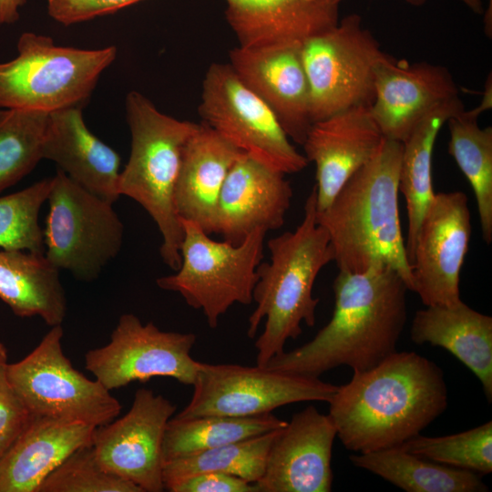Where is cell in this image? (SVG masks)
I'll return each mask as SVG.
<instances>
[{
    "mask_svg": "<svg viewBox=\"0 0 492 492\" xmlns=\"http://www.w3.org/2000/svg\"><path fill=\"white\" fill-rule=\"evenodd\" d=\"M190 403L179 417L253 416L292 403L329 402L337 385L267 367L199 362Z\"/></svg>",
    "mask_w": 492,
    "mask_h": 492,
    "instance_id": "7c38bea8",
    "label": "cell"
},
{
    "mask_svg": "<svg viewBox=\"0 0 492 492\" xmlns=\"http://www.w3.org/2000/svg\"><path fill=\"white\" fill-rule=\"evenodd\" d=\"M457 97L459 89L446 67L385 54L375 67L370 112L384 138L403 143L428 115Z\"/></svg>",
    "mask_w": 492,
    "mask_h": 492,
    "instance_id": "2e32d148",
    "label": "cell"
},
{
    "mask_svg": "<svg viewBox=\"0 0 492 492\" xmlns=\"http://www.w3.org/2000/svg\"><path fill=\"white\" fill-rule=\"evenodd\" d=\"M202 122L241 151L283 174L308 165L268 105L237 76L229 63H213L202 82Z\"/></svg>",
    "mask_w": 492,
    "mask_h": 492,
    "instance_id": "8fae6325",
    "label": "cell"
},
{
    "mask_svg": "<svg viewBox=\"0 0 492 492\" xmlns=\"http://www.w3.org/2000/svg\"><path fill=\"white\" fill-rule=\"evenodd\" d=\"M447 398L444 372L436 363L396 351L354 372L328 402V415L346 449L368 453L420 435L446 409Z\"/></svg>",
    "mask_w": 492,
    "mask_h": 492,
    "instance_id": "6da1fadb",
    "label": "cell"
},
{
    "mask_svg": "<svg viewBox=\"0 0 492 492\" xmlns=\"http://www.w3.org/2000/svg\"><path fill=\"white\" fill-rule=\"evenodd\" d=\"M80 106L49 113L43 159L58 166L72 180L114 203L119 198L121 159L87 127Z\"/></svg>",
    "mask_w": 492,
    "mask_h": 492,
    "instance_id": "7402d4cb",
    "label": "cell"
},
{
    "mask_svg": "<svg viewBox=\"0 0 492 492\" xmlns=\"http://www.w3.org/2000/svg\"><path fill=\"white\" fill-rule=\"evenodd\" d=\"M384 136L370 107L359 106L312 124L303 147L315 165L317 210L325 209L346 181L378 150Z\"/></svg>",
    "mask_w": 492,
    "mask_h": 492,
    "instance_id": "ffe728a7",
    "label": "cell"
},
{
    "mask_svg": "<svg viewBox=\"0 0 492 492\" xmlns=\"http://www.w3.org/2000/svg\"><path fill=\"white\" fill-rule=\"evenodd\" d=\"M170 492H259L255 483L241 477L220 473L205 472L190 477L174 486Z\"/></svg>",
    "mask_w": 492,
    "mask_h": 492,
    "instance_id": "74e56055",
    "label": "cell"
},
{
    "mask_svg": "<svg viewBox=\"0 0 492 492\" xmlns=\"http://www.w3.org/2000/svg\"><path fill=\"white\" fill-rule=\"evenodd\" d=\"M414 455L451 467L469 470L478 475L492 472V422L444 436L418 435L402 445Z\"/></svg>",
    "mask_w": 492,
    "mask_h": 492,
    "instance_id": "d6a6232c",
    "label": "cell"
},
{
    "mask_svg": "<svg viewBox=\"0 0 492 492\" xmlns=\"http://www.w3.org/2000/svg\"><path fill=\"white\" fill-rule=\"evenodd\" d=\"M284 176L242 152L221 189L214 233L240 244L256 229L269 231L282 227L293 195Z\"/></svg>",
    "mask_w": 492,
    "mask_h": 492,
    "instance_id": "d6986e66",
    "label": "cell"
},
{
    "mask_svg": "<svg viewBox=\"0 0 492 492\" xmlns=\"http://www.w3.org/2000/svg\"><path fill=\"white\" fill-rule=\"evenodd\" d=\"M50 186L51 178H47L19 191L0 196L1 249L45 253L38 217Z\"/></svg>",
    "mask_w": 492,
    "mask_h": 492,
    "instance_id": "836d02e7",
    "label": "cell"
},
{
    "mask_svg": "<svg viewBox=\"0 0 492 492\" xmlns=\"http://www.w3.org/2000/svg\"><path fill=\"white\" fill-rule=\"evenodd\" d=\"M300 46H239L230 51L229 64L272 110L288 138L302 145L313 119L310 87Z\"/></svg>",
    "mask_w": 492,
    "mask_h": 492,
    "instance_id": "ac0fdd59",
    "label": "cell"
},
{
    "mask_svg": "<svg viewBox=\"0 0 492 492\" xmlns=\"http://www.w3.org/2000/svg\"><path fill=\"white\" fill-rule=\"evenodd\" d=\"M413 4L423 3L424 0H406ZM474 13L481 14L484 11L482 0H460Z\"/></svg>",
    "mask_w": 492,
    "mask_h": 492,
    "instance_id": "ab89813d",
    "label": "cell"
},
{
    "mask_svg": "<svg viewBox=\"0 0 492 492\" xmlns=\"http://www.w3.org/2000/svg\"><path fill=\"white\" fill-rule=\"evenodd\" d=\"M141 0H46L48 15L70 26L113 14Z\"/></svg>",
    "mask_w": 492,
    "mask_h": 492,
    "instance_id": "8d00e7d4",
    "label": "cell"
},
{
    "mask_svg": "<svg viewBox=\"0 0 492 492\" xmlns=\"http://www.w3.org/2000/svg\"><path fill=\"white\" fill-rule=\"evenodd\" d=\"M369 471L406 492H487L480 475L433 462L400 446L349 456Z\"/></svg>",
    "mask_w": 492,
    "mask_h": 492,
    "instance_id": "4316f807",
    "label": "cell"
},
{
    "mask_svg": "<svg viewBox=\"0 0 492 492\" xmlns=\"http://www.w3.org/2000/svg\"><path fill=\"white\" fill-rule=\"evenodd\" d=\"M316 190L313 188L304 204L302 222L268 241L269 262L258 266V280L252 292L256 307L249 317L247 335L253 338L265 319L262 333L255 342L257 365L264 367L284 351L288 339L302 333V323L313 327L319 299L313 295L321 270L333 261L326 231L316 221Z\"/></svg>",
    "mask_w": 492,
    "mask_h": 492,
    "instance_id": "277c9868",
    "label": "cell"
},
{
    "mask_svg": "<svg viewBox=\"0 0 492 492\" xmlns=\"http://www.w3.org/2000/svg\"><path fill=\"white\" fill-rule=\"evenodd\" d=\"M272 413L253 416H172L166 426L163 463L281 428L286 425Z\"/></svg>",
    "mask_w": 492,
    "mask_h": 492,
    "instance_id": "f1b7e54d",
    "label": "cell"
},
{
    "mask_svg": "<svg viewBox=\"0 0 492 492\" xmlns=\"http://www.w3.org/2000/svg\"><path fill=\"white\" fill-rule=\"evenodd\" d=\"M403 143L384 138L374 156L316 211L341 272L390 268L413 289L411 264L402 235L399 172Z\"/></svg>",
    "mask_w": 492,
    "mask_h": 492,
    "instance_id": "3957f363",
    "label": "cell"
},
{
    "mask_svg": "<svg viewBox=\"0 0 492 492\" xmlns=\"http://www.w3.org/2000/svg\"><path fill=\"white\" fill-rule=\"evenodd\" d=\"M411 340L450 352L479 380L487 402L492 401V317L464 302L418 310L413 318Z\"/></svg>",
    "mask_w": 492,
    "mask_h": 492,
    "instance_id": "d4e9b609",
    "label": "cell"
},
{
    "mask_svg": "<svg viewBox=\"0 0 492 492\" xmlns=\"http://www.w3.org/2000/svg\"><path fill=\"white\" fill-rule=\"evenodd\" d=\"M281 428L165 461L162 469L164 490L169 491L175 484L205 472L225 473L256 483L264 472L270 446Z\"/></svg>",
    "mask_w": 492,
    "mask_h": 492,
    "instance_id": "4dcf8cb0",
    "label": "cell"
},
{
    "mask_svg": "<svg viewBox=\"0 0 492 492\" xmlns=\"http://www.w3.org/2000/svg\"><path fill=\"white\" fill-rule=\"evenodd\" d=\"M336 428L329 415L309 405L292 415L274 437L259 492H329Z\"/></svg>",
    "mask_w": 492,
    "mask_h": 492,
    "instance_id": "e0dca14e",
    "label": "cell"
},
{
    "mask_svg": "<svg viewBox=\"0 0 492 492\" xmlns=\"http://www.w3.org/2000/svg\"><path fill=\"white\" fill-rule=\"evenodd\" d=\"M125 108L131 149L120 171L118 193L137 201L149 214L162 237V261L177 271L184 232L176 210L175 189L184 146L199 124L160 112L138 91L127 95Z\"/></svg>",
    "mask_w": 492,
    "mask_h": 492,
    "instance_id": "5b68a950",
    "label": "cell"
},
{
    "mask_svg": "<svg viewBox=\"0 0 492 492\" xmlns=\"http://www.w3.org/2000/svg\"><path fill=\"white\" fill-rule=\"evenodd\" d=\"M463 109L460 97L441 106L403 142L399 192L404 195L406 204L408 228L405 249L409 262L422 220L435 197L432 156L436 139L447 119Z\"/></svg>",
    "mask_w": 492,
    "mask_h": 492,
    "instance_id": "83f0119b",
    "label": "cell"
},
{
    "mask_svg": "<svg viewBox=\"0 0 492 492\" xmlns=\"http://www.w3.org/2000/svg\"><path fill=\"white\" fill-rule=\"evenodd\" d=\"M26 0H0V26L15 23L19 17V9Z\"/></svg>",
    "mask_w": 492,
    "mask_h": 492,
    "instance_id": "f35d334b",
    "label": "cell"
},
{
    "mask_svg": "<svg viewBox=\"0 0 492 492\" xmlns=\"http://www.w3.org/2000/svg\"><path fill=\"white\" fill-rule=\"evenodd\" d=\"M196 339L192 333L161 331L124 313L109 342L86 353L85 367L109 391L156 376L192 385L199 364L190 355Z\"/></svg>",
    "mask_w": 492,
    "mask_h": 492,
    "instance_id": "4fadbf2b",
    "label": "cell"
},
{
    "mask_svg": "<svg viewBox=\"0 0 492 492\" xmlns=\"http://www.w3.org/2000/svg\"><path fill=\"white\" fill-rule=\"evenodd\" d=\"M0 299L20 317H40L50 327L62 324L67 298L59 270L44 253L0 250Z\"/></svg>",
    "mask_w": 492,
    "mask_h": 492,
    "instance_id": "484cf974",
    "label": "cell"
},
{
    "mask_svg": "<svg viewBox=\"0 0 492 492\" xmlns=\"http://www.w3.org/2000/svg\"><path fill=\"white\" fill-rule=\"evenodd\" d=\"M333 289L334 309L328 323L311 341L273 356L264 367L319 377L342 365L366 371L396 352L409 290L395 270L339 271Z\"/></svg>",
    "mask_w": 492,
    "mask_h": 492,
    "instance_id": "7a4b0ae2",
    "label": "cell"
},
{
    "mask_svg": "<svg viewBox=\"0 0 492 492\" xmlns=\"http://www.w3.org/2000/svg\"><path fill=\"white\" fill-rule=\"evenodd\" d=\"M471 236L468 199L438 192L419 227L410 259L413 289L425 306L460 302V272Z\"/></svg>",
    "mask_w": 492,
    "mask_h": 492,
    "instance_id": "5bb4252c",
    "label": "cell"
},
{
    "mask_svg": "<svg viewBox=\"0 0 492 492\" xmlns=\"http://www.w3.org/2000/svg\"><path fill=\"white\" fill-rule=\"evenodd\" d=\"M311 94L313 123L374 98V74L385 56L359 15L343 17L333 27L300 46Z\"/></svg>",
    "mask_w": 492,
    "mask_h": 492,
    "instance_id": "30bf717a",
    "label": "cell"
},
{
    "mask_svg": "<svg viewBox=\"0 0 492 492\" xmlns=\"http://www.w3.org/2000/svg\"><path fill=\"white\" fill-rule=\"evenodd\" d=\"M179 220L184 232L180 265L174 274L159 277L156 282L201 310L214 329L233 304L252 302L267 231L256 229L240 244H231L214 241L196 223Z\"/></svg>",
    "mask_w": 492,
    "mask_h": 492,
    "instance_id": "52a82bcc",
    "label": "cell"
},
{
    "mask_svg": "<svg viewBox=\"0 0 492 492\" xmlns=\"http://www.w3.org/2000/svg\"><path fill=\"white\" fill-rule=\"evenodd\" d=\"M175 411L163 395L137 390L126 415L95 429L92 446L100 465L142 492L163 491V439Z\"/></svg>",
    "mask_w": 492,
    "mask_h": 492,
    "instance_id": "9a60e30c",
    "label": "cell"
},
{
    "mask_svg": "<svg viewBox=\"0 0 492 492\" xmlns=\"http://www.w3.org/2000/svg\"><path fill=\"white\" fill-rule=\"evenodd\" d=\"M37 492H142L134 484L108 472L92 445L69 455L41 483Z\"/></svg>",
    "mask_w": 492,
    "mask_h": 492,
    "instance_id": "e575fe53",
    "label": "cell"
},
{
    "mask_svg": "<svg viewBox=\"0 0 492 492\" xmlns=\"http://www.w3.org/2000/svg\"><path fill=\"white\" fill-rule=\"evenodd\" d=\"M43 231L45 256L80 281L97 279L119 252L124 226L113 203L86 190L63 171L51 178Z\"/></svg>",
    "mask_w": 492,
    "mask_h": 492,
    "instance_id": "ba28073f",
    "label": "cell"
},
{
    "mask_svg": "<svg viewBox=\"0 0 492 492\" xmlns=\"http://www.w3.org/2000/svg\"><path fill=\"white\" fill-rule=\"evenodd\" d=\"M201 122L187 140L175 189L179 217L215 232L218 201L227 175L242 153Z\"/></svg>",
    "mask_w": 492,
    "mask_h": 492,
    "instance_id": "603a6c76",
    "label": "cell"
},
{
    "mask_svg": "<svg viewBox=\"0 0 492 492\" xmlns=\"http://www.w3.org/2000/svg\"><path fill=\"white\" fill-rule=\"evenodd\" d=\"M96 427L34 416L0 457V492H37L77 449L92 445Z\"/></svg>",
    "mask_w": 492,
    "mask_h": 492,
    "instance_id": "cb8c5ba5",
    "label": "cell"
},
{
    "mask_svg": "<svg viewBox=\"0 0 492 492\" xmlns=\"http://www.w3.org/2000/svg\"><path fill=\"white\" fill-rule=\"evenodd\" d=\"M343 0H225L242 47L302 46L339 22Z\"/></svg>",
    "mask_w": 492,
    "mask_h": 492,
    "instance_id": "44dd1931",
    "label": "cell"
},
{
    "mask_svg": "<svg viewBox=\"0 0 492 492\" xmlns=\"http://www.w3.org/2000/svg\"><path fill=\"white\" fill-rule=\"evenodd\" d=\"M48 118L43 111L0 108V193L43 159Z\"/></svg>",
    "mask_w": 492,
    "mask_h": 492,
    "instance_id": "1f68e13d",
    "label": "cell"
},
{
    "mask_svg": "<svg viewBox=\"0 0 492 492\" xmlns=\"http://www.w3.org/2000/svg\"><path fill=\"white\" fill-rule=\"evenodd\" d=\"M17 56L0 63V108L51 113L80 106L114 62L113 46L96 49L61 46L47 36L23 33Z\"/></svg>",
    "mask_w": 492,
    "mask_h": 492,
    "instance_id": "8992f818",
    "label": "cell"
},
{
    "mask_svg": "<svg viewBox=\"0 0 492 492\" xmlns=\"http://www.w3.org/2000/svg\"><path fill=\"white\" fill-rule=\"evenodd\" d=\"M63 335L62 324L52 326L33 351L8 364L11 384L34 416L95 427L111 422L121 404L97 379L73 367Z\"/></svg>",
    "mask_w": 492,
    "mask_h": 492,
    "instance_id": "9c48e42d",
    "label": "cell"
},
{
    "mask_svg": "<svg viewBox=\"0 0 492 492\" xmlns=\"http://www.w3.org/2000/svg\"><path fill=\"white\" fill-rule=\"evenodd\" d=\"M7 367L6 348L0 342V457L33 417L11 384Z\"/></svg>",
    "mask_w": 492,
    "mask_h": 492,
    "instance_id": "d590c367",
    "label": "cell"
},
{
    "mask_svg": "<svg viewBox=\"0 0 492 492\" xmlns=\"http://www.w3.org/2000/svg\"><path fill=\"white\" fill-rule=\"evenodd\" d=\"M465 108L447 119L448 152L474 191L483 240L492 241V128H481Z\"/></svg>",
    "mask_w": 492,
    "mask_h": 492,
    "instance_id": "f546056e",
    "label": "cell"
}]
</instances>
